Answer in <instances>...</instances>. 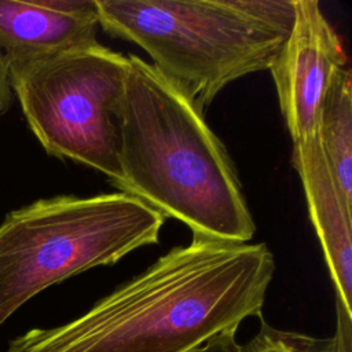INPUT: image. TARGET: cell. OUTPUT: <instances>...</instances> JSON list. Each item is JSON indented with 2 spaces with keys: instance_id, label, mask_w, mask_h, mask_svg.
I'll use <instances>...</instances> for the list:
<instances>
[{
  "instance_id": "obj_1",
  "label": "cell",
  "mask_w": 352,
  "mask_h": 352,
  "mask_svg": "<svg viewBox=\"0 0 352 352\" xmlns=\"http://www.w3.org/2000/svg\"><path fill=\"white\" fill-rule=\"evenodd\" d=\"M274 274L264 242L192 236L78 318L32 329L7 352H239L236 330L263 318Z\"/></svg>"
},
{
  "instance_id": "obj_2",
  "label": "cell",
  "mask_w": 352,
  "mask_h": 352,
  "mask_svg": "<svg viewBox=\"0 0 352 352\" xmlns=\"http://www.w3.org/2000/svg\"><path fill=\"white\" fill-rule=\"evenodd\" d=\"M122 192L192 236L250 242L256 226L235 165L204 111L151 63L128 56L117 109Z\"/></svg>"
},
{
  "instance_id": "obj_3",
  "label": "cell",
  "mask_w": 352,
  "mask_h": 352,
  "mask_svg": "<svg viewBox=\"0 0 352 352\" xmlns=\"http://www.w3.org/2000/svg\"><path fill=\"white\" fill-rule=\"evenodd\" d=\"M99 26L144 50L202 111L230 82L270 69L294 0H95Z\"/></svg>"
},
{
  "instance_id": "obj_4",
  "label": "cell",
  "mask_w": 352,
  "mask_h": 352,
  "mask_svg": "<svg viewBox=\"0 0 352 352\" xmlns=\"http://www.w3.org/2000/svg\"><path fill=\"white\" fill-rule=\"evenodd\" d=\"M165 216L126 192L56 195L0 224V324L44 289L158 242Z\"/></svg>"
},
{
  "instance_id": "obj_5",
  "label": "cell",
  "mask_w": 352,
  "mask_h": 352,
  "mask_svg": "<svg viewBox=\"0 0 352 352\" xmlns=\"http://www.w3.org/2000/svg\"><path fill=\"white\" fill-rule=\"evenodd\" d=\"M12 92L43 148L121 182L117 109L128 56L94 41L8 65Z\"/></svg>"
},
{
  "instance_id": "obj_6",
  "label": "cell",
  "mask_w": 352,
  "mask_h": 352,
  "mask_svg": "<svg viewBox=\"0 0 352 352\" xmlns=\"http://www.w3.org/2000/svg\"><path fill=\"white\" fill-rule=\"evenodd\" d=\"M345 63L342 43L319 3L294 0L292 29L268 69L293 142L316 133L330 80Z\"/></svg>"
},
{
  "instance_id": "obj_7",
  "label": "cell",
  "mask_w": 352,
  "mask_h": 352,
  "mask_svg": "<svg viewBox=\"0 0 352 352\" xmlns=\"http://www.w3.org/2000/svg\"><path fill=\"white\" fill-rule=\"evenodd\" d=\"M292 164L302 184L308 214L336 289V302L352 314V206L333 179L316 133L293 142Z\"/></svg>"
},
{
  "instance_id": "obj_8",
  "label": "cell",
  "mask_w": 352,
  "mask_h": 352,
  "mask_svg": "<svg viewBox=\"0 0 352 352\" xmlns=\"http://www.w3.org/2000/svg\"><path fill=\"white\" fill-rule=\"evenodd\" d=\"M95 0H0V51L8 65L96 41Z\"/></svg>"
},
{
  "instance_id": "obj_9",
  "label": "cell",
  "mask_w": 352,
  "mask_h": 352,
  "mask_svg": "<svg viewBox=\"0 0 352 352\" xmlns=\"http://www.w3.org/2000/svg\"><path fill=\"white\" fill-rule=\"evenodd\" d=\"M316 136L334 182L352 206V74L348 67L337 69L330 80Z\"/></svg>"
},
{
  "instance_id": "obj_10",
  "label": "cell",
  "mask_w": 352,
  "mask_h": 352,
  "mask_svg": "<svg viewBox=\"0 0 352 352\" xmlns=\"http://www.w3.org/2000/svg\"><path fill=\"white\" fill-rule=\"evenodd\" d=\"M337 323L330 337H314L280 330L260 318V329L239 352H352V314L336 302Z\"/></svg>"
},
{
  "instance_id": "obj_11",
  "label": "cell",
  "mask_w": 352,
  "mask_h": 352,
  "mask_svg": "<svg viewBox=\"0 0 352 352\" xmlns=\"http://www.w3.org/2000/svg\"><path fill=\"white\" fill-rule=\"evenodd\" d=\"M14 92L11 87L10 69L6 56L0 51V117H3L11 107Z\"/></svg>"
}]
</instances>
